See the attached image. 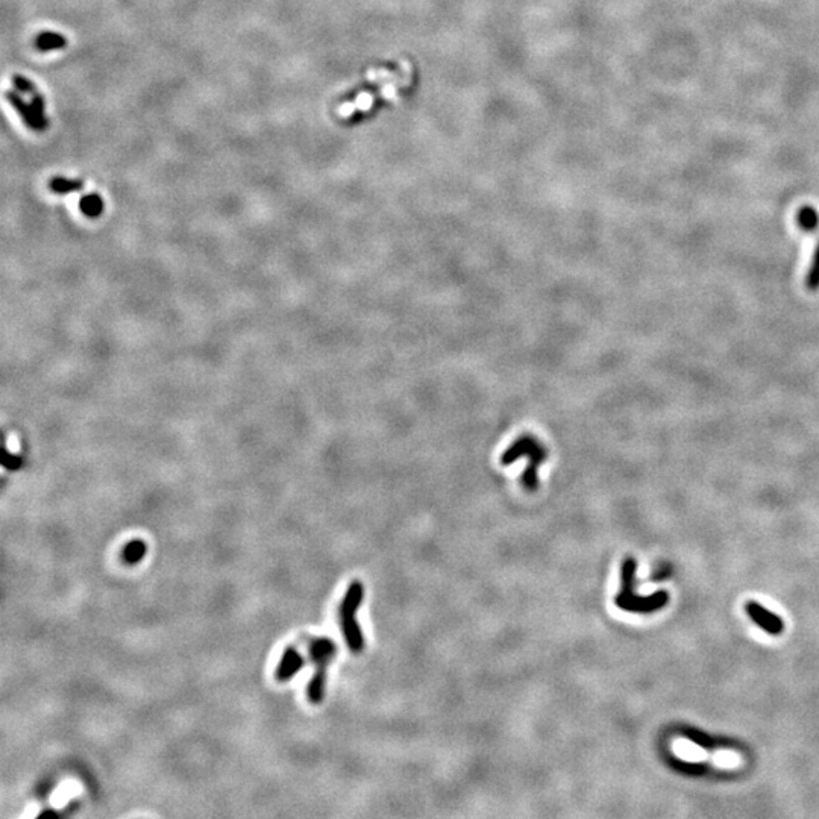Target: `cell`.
Masks as SVG:
<instances>
[{"label": "cell", "instance_id": "obj_1", "mask_svg": "<svg viewBox=\"0 0 819 819\" xmlns=\"http://www.w3.org/2000/svg\"><path fill=\"white\" fill-rule=\"evenodd\" d=\"M636 568H638V563L631 557L624 560L621 568V592L616 595L615 604L624 612L630 613H649L665 607L669 599L665 590H660L649 596H639L634 594Z\"/></svg>", "mask_w": 819, "mask_h": 819}, {"label": "cell", "instance_id": "obj_7", "mask_svg": "<svg viewBox=\"0 0 819 819\" xmlns=\"http://www.w3.org/2000/svg\"><path fill=\"white\" fill-rule=\"evenodd\" d=\"M6 99L10 100V103H11V105H13V108H14L17 112H19L20 117H22V120L24 121L26 125L29 126V129L36 130V133H43V130H41V126H40V123H38V120H37L36 114H33L32 105H28V103L24 102V99L22 98V96H20L19 93H15V91H6Z\"/></svg>", "mask_w": 819, "mask_h": 819}, {"label": "cell", "instance_id": "obj_10", "mask_svg": "<svg viewBox=\"0 0 819 819\" xmlns=\"http://www.w3.org/2000/svg\"><path fill=\"white\" fill-rule=\"evenodd\" d=\"M147 551V546L143 542L142 539H135L133 542H129L125 548H123V560L128 564H135L138 562L143 560V557L146 555Z\"/></svg>", "mask_w": 819, "mask_h": 819}, {"label": "cell", "instance_id": "obj_15", "mask_svg": "<svg viewBox=\"0 0 819 819\" xmlns=\"http://www.w3.org/2000/svg\"><path fill=\"white\" fill-rule=\"evenodd\" d=\"M31 105H32V110H33V114H36V117L38 120V123L41 126V130H46V128L49 125V121H47L46 114H45V108H46L45 98H43V96L40 93L36 94V96H32Z\"/></svg>", "mask_w": 819, "mask_h": 819}, {"label": "cell", "instance_id": "obj_5", "mask_svg": "<svg viewBox=\"0 0 819 819\" xmlns=\"http://www.w3.org/2000/svg\"><path fill=\"white\" fill-rule=\"evenodd\" d=\"M745 610L748 616L765 631H768L769 634H780L783 631V621L780 617L771 613L768 608L757 604L756 601H749L745 606Z\"/></svg>", "mask_w": 819, "mask_h": 819}, {"label": "cell", "instance_id": "obj_16", "mask_svg": "<svg viewBox=\"0 0 819 819\" xmlns=\"http://www.w3.org/2000/svg\"><path fill=\"white\" fill-rule=\"evenodd\" d=\"M11 81H13V85L15 87V90L19 91V93H22V94H29V96H36V94H38V91H37V89H36V85H33V84H32V82L28 80V77H24V76H22V75H14V76L11 77Z\"/></svg>", "mask_w": 819, "mask_h": 819}, {"label": "cell", "instance_id": "obj_17", "mask_svg": "<svg viewBox=\"0 0 819 819\" xmlns=\"http://www.w3.org/2000/svg\"><path fill=\"white\" fill-rule=\"evenodd\" d=\"M714 762H716V765L722 766V768H735V766L739 763V759H737V756L733 753L721 751L714 756Z\"/></svg>", "mask_w": 819, "mask_h": 819}, {"label": "cell", "instance_id": "obj_3", "mask_svg": "<svg viewBox=\"0 0 819 819\" xmlns=\"http://www.w3.org/2000/svg\"><path fill=\"white\" fill-rule=\"evenodd\" d=\"M522 458L528 460V466L522 474V484L527 490L534 492L539 487V467L548 458V451L537 439L525 435L513 442V445L504 452L501 463L507 466Z\"/></svg>", "mask_w": 819, "mask_h": 819}, {"label": "cell", "instance_id": "obj_2", "mask_svg": "<svg viewBox=\"0 0 819 819\" xmlns=\"http://www.w3.org/2000/svg\"><path fill=\"white\" fill-rule=\"evenodd\" d=\"M364 587L360 581H352L338 606V622L345 642L352 654H360L364 649V636L356 621V612L363 603Z\"/></svg>", "mask_w": 819, "mask_h": 819}, {"label": "cell", "instance_id": "obj_6", "mask_svg": "<svg viewBox=\"0 0 819 819\" xmlns=\"http://www.w3.org/2000/svg\"><path fill=\"white\" fill-rule=\"evenodd\" d=\"M303 665H305V660H303L301 652L294 647H289L284 651L280 665H278V668H276L275 677H276L278 682H281V683L289 682V679H292L296 674L299 673V670L303 668Z\"/></svg>", "mask_w": 819, "mask_h": 819}, {"label": "cell", "instance_id": "obj_18", "mask_svg": "<svg viewBox=\"0 0 819 819\" xmlns=\"http://www.w3.org/2000/svg\"><path fill=\"white\" fill-rule=\"evenodd\" d=\"M22 463H23V460H22V457H20V456L10 454V452L5 451V456H3V458H2V465H3V467L10 469V470H17V469H20Z\"/></svg>", "mask_w": 819, "mask_h": 819}, {"label": "cell", "instance_id": "obj_12", "mask_svg": "<svg viewBox=\"0 0 819 819\" xmlns=\"http://www.w3.org/2000/svg\"><path fill=\"white\" fill-rule=\"evenodd\" d=\"M49 186H50V190L57 195H68V193H72V191H80L84 187L82 181H80V179H66V178H61V176H57V178L52 179Z\"/></svg>", "mask_w": 819, "mask_h": 819}, {"label": "cell", "instance_id": "obj_4", "mask_svg": "<svg viewBox=\"0 0 819 819\" xmlns=\"http://www.w3.org/2000/svg\"><path fill=\"white\" fill-rule=\"evenodd\" d=\"M337 654V645L329 638H319L310 643V657L315 665V673L307 687V696L311 704H320L325 696L326 670Z\"/></svg>", "mask_w": 819, "mask_h": 819}, {"label": "cell", "instance_id": "obj_13", "mask_svg": "<svg viewBox=\"0 0 819 819\" xmlns=\"http://www.w3.org/2000/svg\"><path fill=\"white\" fill-rule=\"evenodd\" d=\"M806 289L809 292H818L819 290V243L815 249V254L812 257V263H810V267L807 270V275H806Z\"/></svg>", "mask_w": 819, "mask_h": 819}, {"label": "cell", "instance_id": "obj_9", "mask_svg": "<svg viewBox=\"0 0 819 819\" xmlns=\"http://www.w3.org/2000/svg\"><path fill=\"white\" fill-rule=\"evenodd\" d=\"M66 46H67V40H66V37L61 36V33L41 32L40 36L36 38V47L40 52L59 50V49H64Z\"/></svg>", "mask_w": 819, "mask_h": 819}, {"label": "cell", "instance_id": "obj_11", "mask_svg": "<svg viewBox=\"0 0 819 819\" xmlns=\"http://www.w3.org/2000/svg\"><path fill=\"white\" fill-rule=\"evenodd\" d=\"M80 208L87 217H90V219H96V217H99L103 211V200L99 195H94V193L87 195V196L81 197Z\"/></svg>", "mask_w": 819, "mask_h": 819}, {"label": "cell", "instance_id": "obj_8", "mask_svg": "<svg viewBox=\"0 0 819 819\" xmlns=\"http://www.w3.org/2000/svg\"><path fill=\"white\" fill-rule=\"evenodd\" d=\"M797 225L804 232H816L819 230V214L816 208L804 205L797 211Z\"/></svg>", "mask_w": 819, "mask_h": 819}, {"label": "cell", "instance_id": "obj_14", "mask_svg": "<svg viewBox=\"0 0 819 819\" xmlns=\"http://www.w3.org/2000/svg\"><path fill=\"white\" fill-rule=\"evenodd\" d=\"M675 753L678 756H682L683 759H686V760H701L705 757L704 751L700 746L687 742V740H679V742L675 744Z\"/></svg>", "mask_w": 819, "mask_h": 819}]
</instances>
